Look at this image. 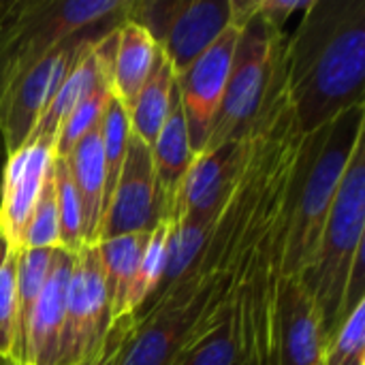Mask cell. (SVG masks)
Masks as SVG:
<instances>
[{
	"mask_svg": "<svg viewBox=\"0 0 365 365\" xmlns=\"http://www.w3.org/2000/svg\"><path fill=\"white\" fill-rule=\"evenodd\" d=\"M126 19L154 38L180 75L233 24V0H130Z\"/></svg>",
	"mask_w": 365,
	"mask_h": 365,
	"instance_id": "obj_7",
	"label": "cell"
},
{
	"mask_svg": "<svg viewBox=\"0 0 365 365\" xmlns=\"http://www.w3.org/2000/svg\"><path fill=\"white\" fill-rule=\"evenodd\" d=\"M312 0H297V2H289V0H257V13L272 24L274 28L284 32V26L289 21V17L293 13H304L310 6Z\"/></svg>",
	"mask_w": 365,
	"mask_h": 365,
	"instance_id": "obj_30",
	"label": "cell"
},
{
	"mask_svg": "<svg viewBox=\"0 0 365 365\" xmlns=\"http://www.w3.org/2000/svg\"><path fill=\"white\" fill-rule=\"evenodd\" d=\"M111 327V306L96 246H83L73 257L58 365L94 361L107 349Z\"/></svg>",
	"mask_w": 365,
	"mask_h": 365,
	"instance_id": "obj_8",
	"label": "cell"
},
{
	"mask_svg": "<svg viewBox=\"0 0 365 365\" xmlns=\"http://www.w3.org/2000/svg\"><path fill=\"white\" fill-rule=\"evenodd\" d=\"M237 36L240 28L231 24L210 49H205L186 71L175 75L178 94L188 128V141L195 156L201 154L207 145L229 81Z\"/></svg>",
	"mask_w": 365,
	"mask_h": 365,
	"instance_id": "obj_11",
	"label": "cell"
},
{
	"mask_svg": "<svg viewBox=\"0 0 365 365\" xmlns=\"http://www.w3.org/2000/svg\"><path fill=\"white\" fill-rule=\"evenodd\" d=\"M4 163H6V148H4V139L0 133V188H2V173H4Z\"/></svg>",
	"mask_w": 365,
	"mask_h": 365,
	"instance_id": "obj_32",
	"label": "cell"
},
{
	"mask_svg": "<svg viewBox=\"0 0 365 365\" xmlns=\"http://www.w3.org/2000/svg\"><path fill=\"white\" fill-rule=\"evenodd\" d=\"M150 233H130V235H120V237H111V240L94 244L101 267H103V278H105V287L109 295L113 323L133 319L128 312V299H130V289H133L135 274L139 267V259L143 255Z\"/></svg>",
	"mask_w": 365,
	"mask_h": 365,
	"instance_id": "obj_20",
	"label": "cell"
},
{
	"mask_svg": "<svg viewBox=\"0 0 365 365\" xmlns=\"http://www.w3.org/2000/svg\"><path fill=\"white\" fill-rule=\"evenodd\" d=\"M169 229H171V222H165L148 235V244L139 259V267H137L135 282L130 289V299H128V312L133 319H137L143 312V308L152 302V297L156 295L163 282L165 267H167Z\"/></svg>",
	"mask_w": 365,
	"mask_h": 365,
	"instance_id": "obj_24",
	"label": "cell"
},
{
	"mask_svg": "<svg viewBox=\"0 0 365 365\" xmlns=\"http://www.w3.org/2000/svg\"><path fill=\"white\" fill-rule=\"evenodd\" d=\"M287 32L257 13L240 28L233 64L220 109L203 152L231 141H246L263 133L287 98Z\"/></svg>",
	"mask_w": 365,
	"mask_h": 365,
	"instance_id": "obj_3",
	"label": "cell"
},
{
	"mask_svg": "<svg viewBox=\"0 0 365 365\" xmlns=\"http://www.w3.org/2000/svg\"><path fill=\"white\" fill-rule=\"evenodd\" d=\"M51 175H53V188L58 199L60 248L75 255L79 248H83V218H81V203L64 158L53 156Z\"/></svg>",
	"mask_w": 365,
	"mask_h": 365,
	"instance_id": "obj_25",
	"label": "cell"
},
{
	"mask_svg": "<svg viewBox=\"0 0 365 365\" xmlns=\"http://www.w3.org/2000/svg\"><path fill=\"white\" fill-rule=\"evenodd\" d=\"M323 365H365V302L351 312L327 344Z\"/></svg>",
	"mask_w": 365,
	"mask_h": 365,
	"instance_id": "obj_29",
	"label": "cell"
},
{
	"mask_svg": "<svg viewBox=\"0 0 365 365\" xmlns=\"http://www.w3.org/2000/svg\"><path fill=\"white\" fill-rule=\"evenodd\" d=\"M56 248H19L15 280V361L26 365V336Z\"/></svg>",
	"mask_w": 365,
	"mask_h": 365,
	"instance_id": "obj_22",
	"label": "cell"
},
{
	"mask_svg": "<svg viewBox=\"0 0 365 365\" xmlns=\"http://www.w3.org/2000/svg\"><path fill=\"white\" fill-rule=\"evenodd\" d=\"M115 28V26H113ZM111 30V28H109ZM109 30L75 36L32 66H28L2 94H0V133L4 139L6 156L28 143L38 118L56 96L62 79L79 58V53L92 43L105 36Z\"/></svg>",
	"mask_w": 365,
	"mask_h": 365,
	"instance_id": "obj_9",
	"label": "cell"
},
{
	"mask_svg": "<svg viewBox=\"0 0 365 365\" xmlns=\"http://www.w3.org/2000/svg\"><path fill=\"white\" fill-rule=\"evenodd\" d=\"M160 47L154 38L133 19H124L118 26L115 53L111 62V94L124 107L135 98L141 86L148 81Z\"/></svg>",
	"mask_w": 365,
	"mask_h": 365,
	"instance_id": "obj_19",
	"label": "cell"
},
{
	"mask_svg": "<svg viewBox=\"0 0 365 365\" xmlns=\"http://www.w3.org/2000/svg\"><path fill=\"white\" fill-rule=\"evenodd\" d=\"M165 222H171V216L156 182L152 152L130 135L122 175L103 214L96 244L120 235L150 233Z\"/></svg>",
	"mask_w": 365,
	"mask_h": 365,
	"instance_id": "obj_10",
	"label": "cell"
},
{
	"mask_svg": "<svg viewBox=\"0 0 365 365\" xmlns=\"http://www.w3.org/2000/svg\"><path fill=\"white\" fill-rule=\"evenodd\" d=\"M0 365H24L19 361H13V359H0Z\"/></svg>",
	"mask_w": 365,
	"mask_h": 365,
	"instance_id": "obj_33",
	"label": "cell"
},
{
	"mask_svg": "<svg viewBox=\"0 0 365 365\" xmlns=\"http://www.w3.org/2000/svg\"><path fill=\"white\" fill-rule=\"evenodd\" d=\"M113 98L111 94V86L109 81H101L98 88L86 96L75 109L73 113L64 120L58 137H56V145H53V156L58 158H64L90 130H94L101 120H103V113L109 105V101Z\"/></svg>",
	"mask_w": 365,
	"mask_h": 365,
	"instance_id": "obj_26",
	"label": "cell"
},
{
	"mask_svg": "<svg viewBox=\"0 0 365 365\" xmlns=\"http://www.w3.org/2000/svg\"><path fill=\"white\" fill-rule=\"evenodd\" d=\"M73 257V252H66L62 248L53 250L49 276L41 289L28 325L26 365H58Z\"/></svg>",
	"mask_w": 365,
	"mask_h": 365,
	"instance_id": "obj_15",
	"label": "cell"
},
{
	"mask_svg": "<svg viewBox=\"0 0 365 365\" xmlns=\"http://www.w3.org/2000/svg\"><path fill=\"white\" fill-rule=\"evenodd\" d=\"M130 0H0V94L62 43L126 19Z\"/></svg>",
	"mask_w": 365,
	"mask_h": 365,
	"instance_id": "obj_5",
	"label": "cell"
},
{
	"mask_svg": "<svg viewBox=\"0 0 365 365\" xmlns=\"http://www.w3.org/2000/svg\"><path fill=\"white\" fill-rule=\"evenodd\" d=\"M325 340L314 299L297 276L276 282L274 365H323Z\"/></svg>",
	"mask_w": 365,
	"mask_h": 365,
	"instance_id": "obj_13",
	"label": "cell"
},
{
	"mask_svg": "<svg viewBox=\"0 0 365 365\" xmlns=\"http://www.w3.org/2000/svg\"><path fill=\"white\" fill-rule=\"evenodd\" d=\"M15 248L0 233V359L15 361V280H17Z\"/></svg>",
	"mask_w": 365,
	"mask_h": 365,
	"instance_id": "obj_27",
	"label": "cell"
},
{
	"mask_svg": "<svg viewBox=\"0 0 365 365\" xmlns=\"http://www.w3.org/2000/svg\"><path fill=\"white\" fill-rule=\"evenodd\" d=\"M53 148L41 141H28L6 156L0 188V233L19 248L24 227L41 195L51 169Z\"/></svg>",
	"mask_w": 365,
	"mask_h": 365,
	"instance_id": "obj_14",
	"label": "cell"
},
{
	"mask_svg": "<svg viewBox=\"0 0 365 365\" xmlns=\"http://www.w3.org/2000/svg\"><path fill=\"white\" fill-rule=\"evenodd\" d=\"M130 139V124L124 105L118 98H111L103 120H101V145H103V167H105V195H103V214L111 201V195L122 175ZM103 220V218H101Z\"/></svg>",
	"mask_w": 365,
	"mask_h": 365,
	"instance_id": "obj_23",
	"label": "cell"
},
{
	"mask_svg": "<svg viewBox=\"0 0 365 365\" xmlns=\"http://www.w3.org/2000/svg\"><path fill=\"white\" fill-rule=\"evenodd\" d=\"M173 92H175V71L171 62L165 58V53L160 51L148 81L141 86L135 98L124 107L130 124V135L141 139L148 148L154 143L156 135L165 124Z\"/></svg>",
	"mask_w": 365,
	"mask_h": 365,
	"instance_id": "obj_21",
	"label": "cell"
},
{
	"mask_svg": "<svg viewBox=\"0 0 365 365\" xmlns=\"http://www.w3.org/2000/svg\"><path fill=\"white\" fill-rule=\"evenodd\" d=\"M19 248H60V218L51 169L24 227Z\"/></svg>",
	"mask_w": 365,
	"mask_h": 365,
	"instance_id": "obj_28",
	"label": "cell"
},
{
	"mask_svg": "<svg viewBox=\"0 0 365 365\" xmlns=\"http://www.w3.org/2000/svg\"><path fill=\"white\" fill-rule=\"evenodd\" d=\"M231 295L222 276L188 274L154 297L135 319L118 365H173L180 353L207 329Z\"/></svg>",
	"mask_w": 365,
	"mask_h": 365,
	"instance_id": "obj_6",
	"label": "cell"
},
{
	"mask_svg": "<svg viewBox=\"0 0 365 365\" xmlns=\"http://www.w3.org/2000/svg\"><path fill=\"white\" fill-rule=\"evenodd\" d=\"M96 41H92L75 60V64L71 66V71L66 73V77L62 79L56 96L51 98V103L47 105V109L43 111V115L38 118L32 135L28 141H41L47 145H56V137L64 124V120L73 113V109L86 98L90 96L101 81H109V75L103 71L96 49H94Z\"/></svg>",
	"mask_w": 365,
	"mask_h": 365,
	"instance_id": "obj_17",
	"label": "cell"
},
{
	"mask_svg": "<svg viewBox=\"0 0 365 365\" xmlns=\"http://www.w3.org/2000/svg\"><path fill=\"white\" fill-rule=\"evenodd\" d=\"M135 323V319H124L120 323H113L111 327V336H109V342H107V349L90 364L83 365H118V357H120V351L124 346V340L128 336V329L130 325Z\"/></svg>",
	"mask_w": 365,
	"mask_h": 365,
	"instance_id": "obj_31",
	"label": "cell"
},
{
	"mask_svg": "<svg viewBox=\"0 0 365 365\" xmlns=\"http://www.w3.org/2000/svg\"><path fill=\"white\" fill-rule=\"evenodd\" d=\"M361 141H365V105L304 135L282 205L280 278H299L310 265L344 171Z\"/></svg>",
	"mask_w": 365,
	"mask_h": 365,
	"instance_id": "obj_2",
	"label": "cell"
},
{
	"mask_svg": "<svg viewBox=\"0 0 365 365\" xmlns=\"http://www.w3.org/2000/svg\"><path fill=\"white\" fill-rule=\"evenodd\" d=\"M284 73L302 135L365 105V0H312L287 38Z\"/></svg>",
	"mask_w": 365,
	"mask_h": 365,
	"instance_id": "obj_1",
	"label": "cell"
},
{
	"mask_svg": "<svg viewBox=\"0 0 365 365\" xmlns=\"http://www.w3.org/2000/svg\"><path fill=\"white\" fill-rule=\"evenodd\" d=\"M361 257H365V141L353 152L314 257L299 276L321 314L325 349L349 319L346 293Z\"/></svg>",
	"mask_w": 365,
	"mask_h": 365,
	"instance_id": "obj_4",
	"label": "cell"
},
{
	"mask_svg": "<svg viewBox=\"0 0 365 365\" xmlns=\"http://www.w3.org/2000/svg\"><path fill=\"white\" fill-rule=\"evenodd\" d=\"M252 145L255 137L197 154L180 188L173 222L212 227L237 186L248 165Z\"/></svg>",
	"mask_w": 365,
	"mask_h": 365,
	"instance_id": "obj_12",
	"label": "cell"
},
{
	"mask_svg": "<svg viewBox=\"0 0 365 365\" xmlns=\"http://www.w3.org/2000/svg\"><path fill=\"white\" fill-rule=\"evenodd\" d=\"M152 152V165L156 173V182L160 188V195L165 199V205L169 210L171 222L175 220V205L180 197V188L190 171V165L195 160L190 141H188V128L178 94V83L175 92L171 96V107L165 118V124L160 133L156 135L154 143L150 145Z\"/></svg>",
	"mask_w": 365,
	"mask_h": 365,
	"instance_id": "obj_16",
	"label": "cell"
},
{
	"mask_svg": "<svg viewBox=\"0 0 365 365\" xmlns=\"http://www.w3.org/2000/svg\"><path fill=\"white\" fill-rule=\"evenodd\" d=\"M83 218V246L96 244L101 218H103V195H105V167L101 145V124L90 130L66 156H64Z\"/></svg>",
	"mask_w": 365,
	"mask_h": 365,
	"instance_id": "obj_18",
	"label": "cell"
}]
</instances>
